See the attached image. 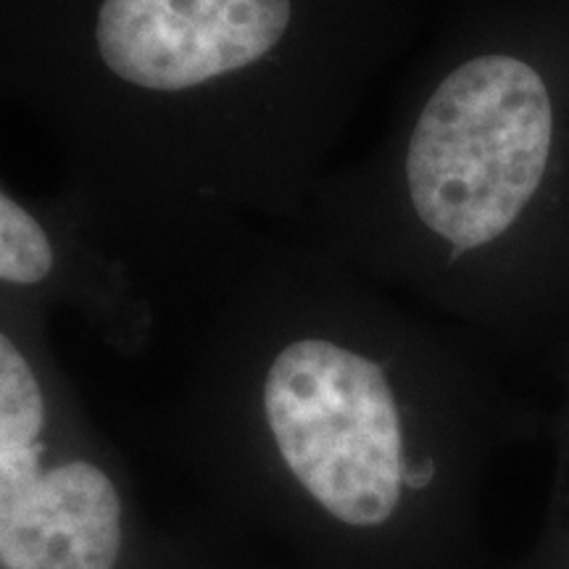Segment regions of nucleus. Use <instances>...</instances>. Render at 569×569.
<instances>
[{"instance_id": "nucleus-1", "label": "nucleus", "mask_w": 569, "mask_h": 569, "mask_svg": "<svg viewBox=\"0 0 569 569\" xmlns=\"http://www.w3.org/2000/svg\"><path fill=\"white\" fill-rule=\"evenodd\" d=\"M209 280L169 432L224 515L301 569H478L490 467L536 427L496 348L293 232Z\"/></svg>"}, {"instance_id": "nucleus-6", "label": "nucleus", "mask_w": 569, "mask_h": 569, "mask_svg": "<svg viewBox=\"0 0 569 569\" xmlns=\"http://www.w3.org/2000/svg\"><path fill=\"white\" fill-rule=\"evenodd\" d=\"M559 359V403L551 417L553 478L549 511L540 536L528 557L553 565H569V332L557 346Z\"/></svg>"}, {"instance_id": "nucleus-4", "label": "nucleus", "mask_w": 569, "mask_h": 569, "mask_svg": "<svg viewBox=\"0 0 569 569\" xmlns=\"http://www.w3.org/2000/svg\"><path fill=\"white\" fill-rule=\"evenodd\" d=\"M0 569H240L142 501L51 340V309L0 288Z\"/></svg>"}, {"instance_id": "nucleus-5", "label": "nucleus", "mask_w": 569, "mask_h": 569, "mask_svg": "<svg viewBox=\"0 0 569 569\" xmlns=\"http://www.w3.org/2000/svg\"><path fill=\"white\" fill-rule=\"evenodd\" d=\"M0 288L69 311L127 359L159 325L156 290L61 193L27 201L0 182Z\"/></svg>"}, {"instance_id": "nucleus-3", "label": "nucleus", "mask_w": 569, "mask_h": 569, "mask_svg": "<svg viewBox=\"0 0 569 569\" xmlns=\"http://www.w3.org/2000/svg\"><path fill=\"white\" fill-rule=\"evenodd\" d=\"M496 351L569 332V0H465L293 230Z\"/></svg>"}, {"instance_id": "nucleus-2", "label": "nucleus", "mask_w": 569, "mask_h": 569, "mask_svg": "<svg viewBox=\"0 0 569 569\" xmlns=\"http://www.w3.org/2000/svg\"><path fill=\"white\" fill-rule=\"evenodd\" d=\"M417 0H21L0 103L30 113L61 196L156 290L293 232Z\"/></svg>"}, {"instance_id": "nucleus-7", "label": "nucleus", "mask_w": 569, "mask_h": 569, "mask_svg": "<svg viewBox=\"0 0 569 569\" xmlns=\"http://www.w3.org/2000/svg\"><path fill=\"white\" fill-rule=\"evenodd\" d=\"M511 569H569V565H553V561H538V559H532V557H528V553H525L522 559L517 561L515 567Z\"/></svg>"}]
</instances>
